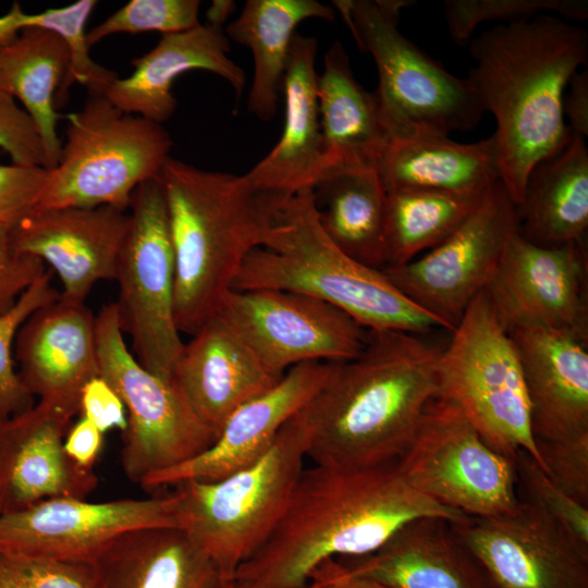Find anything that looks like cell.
Wrapping results in <instances>:
<instances>
[{"label": "cell", "mask_w": 588, "mask_h": 588, "mask_svg": "<svg viewBox=\"0 0 588 588\" xmlns=\"http://www.w3.org/2000/svg\"><path fill=\"white\" fill-rule=\"evenodd\" d=\"M420 517L462 523L469 516L416 491L396 461L357 468L315 464L303 468L279 523L234 579L254 588H306L322 561L370 553Z\"/></svg>", "instance_id": "6da1fadb"}, {"label": "cell", "mask_w": 588, "mask_h": 588, "mask_svg": "<svg viewBox=\"0 0 588 588\" xmlns=\"http://www.w3.org/2000/svg\"><path fill=\"white\" fill-rule=\"evenodd\" d=\"M434 332L369 330L363 351L333 363L330 376L298 412L306 457L316 465L370 467L395 462L438 396Z\"/></svg>", "instance_id": "7a4b0ae2"}, {"label": "cell", "mask_w": 588, "mask_h": 588, "mask_svg": "<svg viewBox=\"0 0 588 588\" xmlns=\"http://www.w3.org/2000/svg\"><path fill=\"white\" fill-rule=\"evenodd\" d=\"M469 53L475 65L466 78L495 120L500 181L516 206L531 169L571 137L562 101L587 61L588 35L543 12L481 33L469 41Z\"/></svg>", "instance_id": "3957f363"}, {"label": "cell", "mask_w": 588, "mask_h": 588, "mask_svg": "<svg viewBox=\"0 0 588 588\" xmlns=\"http://www.w3.org/2000/svg\"><path fill=\"white\" fill-rule=\"evenodd\" d=\"M158 179L175 262V323L193 335L217 315L247 256L266 243L275 212L244 175L170 157Z\"/></svg>", "instance_id": "277c9868"}, {"label": "cell", "mask_w": 588, "mask_h": 588, "mask_svg": "<svg viewBox=\"0 0 588 588\" xmlns=\"http://www.w3.org/2000/svg\"><path fill=\"white\" fill-rule=\"evenodd\" d=\"M286 290L320 298L368 330L429 334L442 321L396 289L382 269L343 253L319 224L311 188L283 203L266 243L243 262L232 290Z\"/></svg>", "instance_id": "5b68a950"}, {"label": "cell", "mask_w": 588, "mask_h": 588, "mask_svg": "<svg viewBox=\"0 0 588 588\" xmlns=\"http://www.w3.org/2000/svg\"><path fill=\"white\" fill-rule=\"evenodd\" d=\"M403 0H335L358 48L371 54L389 143L475 128L483 110L467 78L446 71L399 30Z\"/></svg>", "instance_id": "8992f818"}, {"label": "cell", "mask_w": 588, "mask_h": 588, "mask_svg": "<svg viewBox=\"0 0 588 588\" xmlns=\"http://www.w3.org/2000/svg\"><path fill=\"white\" fill-rule=\"evenodd\" d=\"M65 142L37 210L111 206L128 210L135 189L159 176L173 146L162 124L88 96L65 117Z\"/></svg>", "instance_id": "52a82bcc"}, {"label": "cell", "mask_w": 588, "mask_h": 588, "mask_svg": "<svg viewBox=\"0 0 588 588\" xmlns=\"http://www.w3.org/2000/svg\"><path fill=\"white\" fill-rule=\"evenodd\" d=\"M438 396L456 404L498 453L542 468L517 350L486 290L468 305L437 363Z\"/></svg>", "instance_id": "ba28073f"}, {"label": "cell", "mask_w": 588, "mask_h": 588, "mask_svg": "<svg viewBox=\"0 0 588 588\" xmlns=\"http://www.w3.org/2000/svg\"><path fill=\"white\" fill-rule=\"evenodd\" d=\"M307 431L298 412L259 460L216 481H184L187 531L223 574L234 579L282 517L307 452Z\"/></svg>", "instance_id": "9c48e42d"}, {"label": "cell", "mask_w": 588, "mask_h": 588, "mask_svg": "<svg viewBox=\"0 0 588 588\" xmlns=\"http://www.w3.org/2000/svg\"><path fill=\"white\" fill-rule=\"evenodd\" d=\"M114 303L96 316L99 376L126 408L121 464L128 480L182 464L207 450L217 436L192 412L172 381L145 369L126 347Z\"/></svg>", "instance_id": "30bf717a"}, {"label": "cell", "mask_w": 588, "mask_h": 588, "mask_svg": "<svg viewBox=\"0 0 588 588\" xmlns=\"http://www.w3.org/2000/svg\"><path fill=\"white\" fill-rule=\"evenodd\" d=\"M128 213L114 278L120 327L130 335L136 360L171 381L184 342L174 317L175 262L158 177L135 189Z\"/></svg>", "instance_id": "8fae6325"}, {"label": "cell", "mask_w": 588, "mask_h": 588, "mask_svg": "<svg viewBox=\"0 0 588 588\" xmlns=\"http://www.w3.org/2000/svg\"><path fill=\"white\" fill-rule=\"evenodd\" d=\"M396 464L416 491L470 517L510 515L522 502L514 462L493 450L456 404L439 396Z\"/></svg>", "instance_id": "7c38bea8"}, {"label": "cell", "mask_w": 588, "mask_h": 588, "mask_svg": "<svg viewBox=\"0 0 588 588\" xmlns=\"http://www.w3.org/2000/svg\"><path fill=\"white\" fill-rule=\"evenodd\" d=\"M217 315L279 377L304 363L355 358L369 331L335 306L286 290H231Z\"/></svg>", "instance_id": "4fadbf2b"}, {"label": "cell", "mask_w": 588, "mask_h": 588, "mask_svg": "<svg viewBox=\"0 0 588 588\" xmlns=\"http://www.w3.org/2000/svg\"><path fill=\"white\" fill-rule=\"evenodd\" d=\"M516 232L515 206L499 181L449 237L421 257L382 271L452 332L470 302L487 289Z\"/></svg>", "instance_id": "5bb4252c"}, {"label": "cell", "mask_w": 588, "mask_h": 588, "mask_svg": "<svg viewBox=\"0 0 588 588\" xmlns=\"http://www.w3.org/2000/svg\"><path fill=\"white\" fill-rule=\"evenodd\" d=\"M147 527L187 529L182 494L88 502L53 498L0 515V549L56 561L91 564L118 537Z\"/></svg>", "instance_id": "9a60e30c"}, {"label": "cell", "mask_w": 588, "mask_h": 588, "mask_svg": "<svg viewBox=\"0 0 588 588\" xmlns=\"http://www.w3.org/2000/svg\"><path fill=\"white\" fill-rule=\"evenodd\" d=\"M486 291L507 331L542 327L588 340L584 242L541 247L516 232Z\"/></svg>", "instance_id": "2e32d148"}, {"label": "cell", "mask_w": 588, "mask_h": 588, "mask_svg": "<svg viewBox=\"0 0 588 588\" xmlns=\"http://www.w3.org/2000/svg\"><path fill=\"white\" fill-rule=\"evenodd\" d=\"M451 526L491 588H588V550L526 500L513 514Z\"/></svg>", "instance_id": "e0dca14e"}, {"label": "cell", "mask_w": 588, "mask_h": 588, "mask_svg": "<svg viewBox=\"0 0 588 588\" xmlns=\"http://www.w3.org/2000/svg\"><path fill=\"white\" fill-rule=\"evenodd\" d=\"M130 213L111 206L38 210L10 231L17 254L49 265L62 283L60 298L85 304L100 281L114 280Z\"/></svg>", "instance_id": "ac0fdd59"}, {"label": "cell", "mask_w": 588, "mask_h": 588, "mask_svg": "<svg viewBox=\"0 0 588 588\" xmlns=\"http://www.w3.org/2000/svg\"><path fill=\"white\" fill-rule=\"evenodd\" d=\"M333 363L311 362L290 368L270 390L240 406L215 442L195 457L145 477L152 491L184 481H216L247 467L272 446L279 431L323 385Z\"/></svg>", "instance_id": "d6986e66"}, {"label": "cell", "mask_w": 588, "mask_h": 588, "mask_svg": "<svg viewBox=\"0 0 588 588\" xmlns=\"http://www.w3.org/2000/svg\"><path fill=\"white\" fill-rule=\"evenodd\" d=\"M73 416L39 402L0 417V515L53 498L86 499L98 483L94 469L78 466L63 442Z\"/></svg>", "instance_id": "ffe728a7"}, {"label": "cell", "mask_w": 588, "mask_h": 588, "mask_svg": "<svg viewBox=\"0 0 588 588\" xmlns=\"http://www.w3.org/2000/svg\"><path fill=\"white\" fill-rule=\"evenodd\" d=\"M13 357L22 383L34 397L74 416L83 388L99 376L96 316L85 304L59 298L22 324Z\"/></svg>", "instance_id": "44dd1931"}, {"label": "cell", "mask_w": 588, "mask_h": 588, "mask_svg": "<svg viewBox=\"0 0 588 588\" xmlns=\"http://www.w3.org/2000/svg\"><path fill=\"white\" fill-rule=\"evenodd\" d=\"M317 40L296 33L283 78L284 124L274 147L244 176L272 210L305 188L323 171L316 71Z\"/></svg>", "instance_id": "7402d4cb"}, {"label": "cell", "mask_w": 588, "mask_h": 588, "mask_svg": "<svg viewBox=\"0 0 588 588\" xmlns=\"http://www.w3.org/2000/svg\"><path fill=\"white\" fill-rule=\"evenodd\" d=\"M520 360L536 441L588 437L587 341L542 327L509 330Z\"/></svg>", "instance_id": "603a6c76"}, {"label": "cell", "mask_w": 588, "mask_h": 588, "mask_svg": "<svg viewBox=\"0 0 588 588\" xmlns=\"http://www.w3.org/2000/svg\"><path fill=\"white\" fill-rule=\"evenodd\" d=\"M282 377L268 370L216 315L184 343L171 381L196 417L218 437L233 412L273 388Z\"/></svg>", "instance_id": "cb8c5ba5"}, {"label": "cell", "mask_w": 588, "mask_h": 588, "mask_svg": "<svg viewBox=\"0 0 588 588\" xmlns=\"http://www.w3.org/2000/svg\"><path fill=\"white\" fill-rule=\"evenodd\" d=\"M230 40L221 27L199 24L187 30L164 34L147 53L134 59V71L110 84L105 97L125 113L162 124L174 113L175 79L193 70L211 72L225 79L237 95L246 76L230 57Z\"/></svg>", "instance_id": "d4e9b609"}, {"label": "cell", "mask_w": 588, "mask_h": 588, "mask_svg": "<svg viewBox=\"0 0 588 588\" xmlns=\"http://www.w3.org/2000/svg\"><path fill=\"white\" fill-rule=\"evenodd\" d=\"M336 560L387 588H491L451 523L437 517L415 518L375 551Z\"/></svg>", "instance_id": "484cf974"}, {"label": "cell", "mask_w": 588, "mask_h": 588, "mask_svg": "<svg viewBox=\"0 0 588 588\" xmlns=\"http://www.w3.org/2000/svg\"><path fill=\"white\" fill-rule=\"evenodd\" d=\"M96 588H235L183 528L147 527L123 534L90 564Z\"/></svg>", "instance_id": "4316f807"}, {"label": "cell", "mask_w": 588, "mask_h": 588, "mask_svg": "<svg viewBox=\"0 0 588 588\" xmlns=\"http://www.w3.org/2000/svg\"><path fill=\"white\" fill-rule=\"evenodd\" d=\"M318 105L323 171L377 169L389 144L375 93L354 77L348 56L336 40L327 50L318 75Z\"/></svg>", "instance_id": "83f0119b"}, {"label": "cell", "mask_w": 588, "mask_h": 588, "mask_svg": "<svg viewBox=\"0 0 588 588\" xmlns=\"http://www.w3.org/2000/svg\"><path fill=\"white\" fill-rule=\"evenodd\" d=\"M518 234L531 244L556 247L584 242L588 228V149L572 132L566 144L530 171L515 206Z\"/></svg>", "instance_id": "f1b7e54d"}, {"label": "cell", "mask_w": 588, "mask_h": 588, "mask_svg": "<svg viewBox=\"0 0 588 588\" xmlns=\"http://www.w3.org/2000/svg\"><path fill=\"white\" fill-rule=\"evenodd\" d=\"M378 171L387 191L485 194L500 181L492 135L467 144L438 136L390 142Z\"/></svg>", "instance_id": "f546056e"}, {"label": "cell", "mask_w": 588, "mask_h": 588, "mask_svg": "<svg viewBox=\"0 0 588 588\" xmlns=\"http://www.w3.org/2000/svg\"><path fill=\"white\" fill-rule=\"evenodd\" d=\"M71 52L58 34L40 27L23 29L0 46V89L22 102L45 145L48 170L60 157L62 140L57 125L62 118L56 99L64 101L70 81Z\"/></svg>", "instance_id": "4dcf8cb0"}, {"label": "cell", "mask_w": 588, "mask_h": 588, "mask_svg": "<svg viewBox=\"0 0 588 588\" xmlns=\"http://www.w3.org/2000/svg\"><path fill=\"white\" fill-rule=\"evenodd\" d=\"M308 19L333 21L335 10L316 0H247L226 25V37L247 47L254 77L247 107L262 121L274 118L296 27Z\"/></svg>", "instance_id": "1f68e13d"}, {"label": "cell", "mask_w": 588, "mask_h": 588, "mask_svg": "<svg viewBox=\"0 0 588 588\" xmlns=\"http://www.w3.org/2000/svg\"><path fill=\"white\" fill-rule=\"evenodd\" d=\"M311 189L319 224L331 242L353 259L383 269L387 189L379 171H336Z\"/></svg>", "instance_id": "d6a6232c"}, {"label": "cell", "mask_w": 588, "mask_h": 588, "mask_svg": "<svg viewBox=\"0 0 588 588\" xmlns=\"http://www.w3.org/2000/svg\"><path fill=\"white\" fill-rule=\"evenodd\" d=\"M486 193L387 191L384 267L407 264L440 244L475 211Z\"/></svg>", "instance_id": "836d02e7"}, {"label": "cell", "mask_w": 588, "mask_h": 588, "mask_svg": "<svg viewBox=\"0 0 588 588\" xmlns=\"http://www.w3.org/2000/svg\"><path fill=\"white\" fill-rule=\"evenodd\" d=\"M96 4L95 0H79L65 7L27 13L15 1L9 12L0 16V46L15 39L23 29H49L61 36L70 48L71 83L85 86L89 96L105 95L119 76L94 61L89 53L86 24Z\"/></svg>", "instance_id": "e575fe53"}, {"label": "cell", "mask_w": 588, "mask_h": 588, "mask_svg": "<svg viewBox=\"0 0 588 588\" xmlns=\"http://www.w3.org/2000/svg\"><path fill=\"white\" fill-rule=\"evenodd\" d=\"M52 273V270H47L9 311L0 315V417L20 414L35 405L34 396L15 370L13 347L26 319L37 309L60 298V292L51 284Z\"/></svg>", "instance_id": "d590c367"}, {"label": "cell", "mask_w": 588, "mask_h": 588, "mask_svg": "<svg viewBox=\"0 0 588 588\" xmlns=\"http://www.w3.org/2000/svg\"><path fill=\"white\" fill-rule=\"evenodd\" d=\"M556 12L576 20L588 19L587 0H445L444 16L451 39L469 44L475 28L489 21L512 23L539 13Z\"/></svg>", "instance_id": "8d00e7d4"}, {"label": "cell", "mask_w": 588, "mask_h": 588, "mask_svg": "<svg viewBox=\"0 0 588 588\" xmlns=\"http://www.w3.org/2000/svg\"><path fill=\"white\" fill-rule=\"evenodd\" d=\"M198 0H131L86 34L88 47L114 34L159 32L162 35L198 26Z\"/></svg>", "instance_id": "74e56055"}, {"label": "cell", "mask_w": 588, "mask_h": 588, "mask_svg": "<svg viewBox=\"0 0 588 588\" xmlns=\"http://www.w3.org/2000/svg\"><path fill=\"white\" fill-rule=\"evenodd\" d=\"M514 464L526 501L542 511L574 542L588 550V506L559 488L529 454L519 452Z\"/></svg>", "instance_id": "f35d334b"}, {"label": "cell", "mask_w": 588, "mask_h": 588, "mask_svg": "<svg viewBox=\"0 0 588 588\" xmlns=\"http://www.w3.org/2000/svg\"><path fill=\"white\" fill-rule=\"evenodd\" d=\"M0 588H96L91 565L0 549Z\"/></svg>", "instance_id": "ab89813d"}, {"label": "cell", "mask_w": 588, "mask_h": 588, "mask_svg": "<svg viewBox=\"0 0 588 588\" xmlns=\"http://www.w3.org/2000/svg\"><path fill=\"white\" fill-rule=\"evenodd\" d=\"M48 179L40 166L0 163V226L14 229L37 210Z\"/></svg>", "instance_id": "60d3db41"}, {"label": "cell", "mask_w": 588, "mask_h": 588, "mask_svg": "<svg viewBox=\"0 0 588 588\" xmlns=\"http://www.w3.org/2000/svg\"><path fill=\"white\" fill-rule=\"evenodd\" d=\"M536 442L543 471L569 497L588 506V437Z\"/></svg>", "instance_id": "b9f144b4"}, {"label": "cell", "mask_w": 588, "mask_h": 588, "mask_svg": "<svg viewBox=\"0 0 588 588\" xmlns=\"http://www.w3.org/2000/svg\"><path fill=\"white\" fill-rule=\"evenodd\" d=\"M0 149L12 163L48 169L44 142L32 117L16 99L0 89Z\"/></svg>", "instance_id": "7bdbcfd3"}, {"label": "cell", "mask_w": 588, "mask_h": 588, "mask_svg": "<svg viewBox=\"0 0 588 588\" xmlns=\"http://www.w3.org/2000/svg\"><path fill=\"white\" fill-rule=\"evenodd\" d=\"M10 231L0 226V315L9 311L47 271L41 259L14 252Z\"/></svg>", "instance_id": "ee69618b"}, {"label": "cell", "mask_w": 588, "mask_h": 588, "mask_svg": "<svg viewBox=\"0 0 588 588\" xmlns=\"http://www.w3.org/2000/svg\"><path fill=\"white\" fill-rule=\"evenodd\" d=\"M82 417L88 419L102 433L112 429L122 432L127 427L125 406L115 391L100 376L89 380L79 399Z\"/></svg>", "instance_id": "f6af8a7d"}, {"label": "cell", "mask_w": 588, "mask_h": 588, "mask_svg": "<svg viewBox=\"0 0 588 588\" xmlns=\"http://www.w3.org/2000/svg\"><path fill=\"white\" fill-rule=\"evenodd\" d=\"M102 432L82 417L65 434L63 446L69 457L78 466L93 469L101 451Z\"/></svg>", "instance_id": "bcb514c9"}, {"label": "cell", "mask_w": 588, "mask_h": 588, "mask_svg": "<svg viewBox=\"0 0 588 588\" xmlns=\"http://www.w3.org/2000/svg\"><path fill=\"white\" fill-rule=\"evenodd\" d=\"M569 89L562 101L563 117L569 122L573 133L586 138L588 136V73H575L569 82Z\"/></svg>", "instance_id": "7dc6e473"}, {"label": "cell", "mask_w": 588, "mask_h": 588, "mask_svg": "<svg viewBox=\"0 0 588 588\" xmlns=\"http://www.w3.org/2000/svg\"><path fill=\"white\" fill-rule=\"evenodd\" d=\"M306 588H387L352 574L336 559L322 561L310 574Z\"/></svg>", "instance_id": "c3c4849f"}, {"label": "cell", "mask_w": 588, "mask_h": 588, "mask_svg": "<svg viewBox=\"0 0 588 588\" xmlns=\"http://www.w3.org/2000/svg\"><path fill=\"white\" fill-rule=\"evenodd\" d=\"M235 3L233 1H213L207 11V23L212 26L221 27L225 23L226 19L234 11Z\"/></svg>", "instance_id": "681fc988"}, {"label": "cell", "mask_w": 588, "mask_h": 588, "mask_svg": "<svg viewBox=\"0 0 588 588\" xmlns=\"http://www.w3.org/2000/svg\"><path fill=\"white\" fill-rule=\"evenodd\" d=\"M235 588H254L253 586L248 585V584H245V583H242V581H237L236 580V586Z\"/></svg>", "instance_id": "f907efd6"}]
</instances>
